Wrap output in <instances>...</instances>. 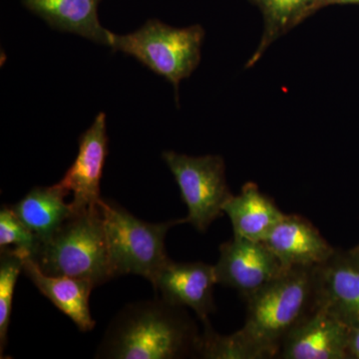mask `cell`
<instances>
[{"instance_id":"cell-20","label":"cell","mask_w":359,"mask_h":359,"mask_svg":"<svg viewBox=\"0 0 359 359\" xmlns=\"http://www.w3.org/2000/svg\"><path fill=\"white\" fill-rule=\"evenodd\" d=\"M347 355L348 359H359V325L349 327Z\"/></svg>"},{"instance_id":"cell-8","label":"cell","mask_w":359,"mask_h":359,"mask_svg":"<svg viewBox=\"0 0 359 359\" xmlns=\"http://www.w3.org/2000/svg\"><path fill=\"white\" fill-rule=\"evenodd\" d=\"M107 155L106 116L99 113L93 124L80 137L76 160L57 183L68 195L72 194L70 205L74 212L98 205L102 200L100 184Z\"/></svg>"},{"instance_id":"cell-14","label":"cell","mask_w":359,"mask_h":359,"mask_svg":"<svg viewBox=\"0 0 359 359\" xmlns=\"http://www.w3.org/2000/svg\"><path fill=\"white\" fill-rule=\"evenodd\" d=\"M224 212L231 219L233 237L256 242H264L285 216L252 182L243 186L238 195H231Z\"/></svg>"},{"instance_id":"cell-17","label":"cell","mask_w":359,"mask_h":359,"mask_svg":"<svg viewBox=\"0 0 359 359\" xmlns=\"http://www.w3.org/2000/svg\"><path fill=\"white\" fill-rule=\"evenodd\" d=\"M263 14L264 32L256 52L245 67H252L266 49L283 35L314 13L318 0H250Z\"/></svg>"},{"instance_id":"cell-11","label":"cell","mask_w":359,"mask_h":359,"mask_svg":"<svg viewBox=\"0 0 359 359\" xmlns=\"http://www.w3.org/2000/svg\"><path fill=\"white\" fill-rule=\"evenodd\" d=\"M349 327L327 309L316 306L283 340V359H348Z\"/></svg>"},{"instance_id":"cell-4","label":"cell","mask_w":359,"mask_h":359,"mask_svg":"<svg viewBox=\"0 0 359 359\" xmlns=\"http://www.w3.org/2000/svg\"><path fill=\"white\" fill-rule=\"evenodd\" d=\"M113 276L136 275L153 283L169 261L165 250L168 231L186 219L151 224L136 218L119 204L101 200Z\"/></svg>"},{"instance_id":"cell-2","label":"cell","mask_w":359,"mask_h":359,"mask_svg":"<svg viewBox=\"0 0 359 359\" xmlns=\"http://www.w3.org/2000/svg\"><path fill=\"white\" fill-rule=\"evenodd\" d=\"M199 335L184 308L162 297L136 302L111 320L95 358H181L195 351Z\"/></svg>"},{"instance_id":"cell-15","label":"cell","mask_w":359,"mask_h":359,"mask_svg":"<svg viewBox=\"0 0 359 359\" xmlns=\"http://www.w3.org/2000/svg\"><path fill=\"white\" fill-rule=\"evenodd\" d=\"M23 4L51 27L109 46L111 32L97 15L99 0H23Z\"/></svg>"},{"instance_id":"cell-16","label":"cell","mask_w":359,"mask_h":359,"mask_svg":"<svg viewBox=\"0 0 359 359\" xmlns=\"http://www.w3.org/2000/svg\"><path fill=\"white\" fill-rule=\"evenodd\" d=\"M67 195L57 184L51 187H35L11 208L14 215L43 244L74 215L70 203L65 202Z\"/></svg>"},{"instance_id":"cell-9","label":"cell","mask_w":359,"mask_h":359,"mask_svg":"<svg viewBox=\"0 0 359 359\" xmlns=\"http://www.w3.org/2000/svg\"><path fill=\"white\" fill-rule=\"evenodd\" d=\"M316 306L327 309L347 327L359 325V257L335 250L316 266Z\"/></svg>"},{"instance_id":"cell-22","label":"cell","mask_w":359,"mask_h":359,"mask_svg":"<svg viewBox=\"0 0 359 359\" xmlns=\"http://www.w3.org/2000/svg\"><path fill=\"white\" fill-rule=\"evenodd\" d=\"M351 250L353 254H355L356 256L359 257V245H356V247H354L353 249H351Z\"/></svg>"},{"instance_id":"cell-19","label":"cell","mask_w":359,"mask_h":359,"mask_svg":"<svg viewBox=\"0 0 359 359\" xmlns=\"http://www.w3.org/2000/svg\"><path fill=\"white\" fill-rule=\"evenodd\" d=\"M41 242L18 217L11 205H2L0 211V249L11 248L22 257H34Z\"/></svg>"},{"instance_id":"cell-6","label":"cell","mask_w":359,"mask_h":359,"mask_svg":"<svg viewBox=\"0 0 359 359\" xmlns=\"http://www.w3.org/2000/svg\"><path fill=\"white\" fill-rule=\"evenodd\" d=\"M162 157L188 208L187 223L205 233L212 222L223 216L224 205L233 195L226 183L223 158L219 155L193 157L174 151H166Z\"/></svg>"},{"instance_id":"cell-1","label":"cell","mask_w":359,"mask_h":359,"mask_svg":"<svg viewBox=\"0 0 359 359\" xmlns=\"http://www.w3.org/2000/svg\"><path fill=\"white\" fill-rule=\"evenodd\" d=\"M316 268L285 269L278 278L245 299L244 325L230 335L219 334L203 321L196 354L207 359L276 358L283 340L316 309Z\"/></svg>"},{"instance_id":"cell-10","label":"cell","mask_w":359,"mask_h":359,"mask_svg":"<svg viewBox=\"0 0 359 359\" xmlns=\"http://www.w3.org/2000/svg\"><path fill=\"white\" fill-rule=\"evenodd\" d=\"M152 285L164 301L193 309L202 321L208 320L216 309L214 289L217 280L211 264L202 262L176 263L170 259Z\"/></svg>"},{"instance_id":"cell-7","label":"cell","mask_w":359,"mask_h":359,"mask_svg":"<svg viewBox=\"0 0 359 359\" xmlns=\"http://www.w3.org/2000/svg\"><path fill=\"white\" fill-rule=\"evenodd\" d=\"M214 269L217 285L238 290L244 299L263 289L285 269L264 242L237 237L219 245Z\"/></svg>"},{"instance_id":"cell-12","label":"cell","mask_w":359,"mask_h":359,"mask_svg":"<svg viewBox=\"0 0 359 359\" xmlns=\"http://www.w3.org/2000/svg\"><path fill=\"white\" fill-rule=\"evenodd\" d=\"M264 243L285 269L320 266L337 250L316 226L299 215H285Z\"/></svg>"},{"instance_id":"cell-18","label":"cell","mask_w":359,"mask_h":359,"mask_svg":"<svg viewBox=\"0 0 359 359\" xmlns=\"http://www.w3.org/2000/svg\"><path fill=\"white\" fill-rule=\"evenodd\" d=\"M0 254V354L2 358L13 313L14 289L23 271V259L11 248L1 249Z\"/></svg>"},{"instance_id":"cell-21","label":"cell","mask_w":359,"mask_h":359,"mask_svg":"<svg viewBox=\"0 0 359 359\" xmlns=\"http://www.w3.org/2000/svg\"><path fill=\"white\" fill-rule=\"evenodd\" d=\"M335 4H359V0H318L314 6V13L323 7L335 6Z\"/></svg>"},{"instance_id":"cell-3","label":"cell","mask_w":359,"mask_h":359,"mask_svg":"<svg viewBox=\"0 0 359 359\" xmlns=\"http://www.w3.org/2000/svg\"><path fill=\"white\" fill-rule=\"evenodd\" d=\"M32 259L46 275L84 278L95 287L114 278L100 204L74 212Z\"/></svg>"},{"instance_id":"cell-5","label":"cell","mask_w":359,"mask_h":359,"mask_svg":"<svg viewBox=\"0 0 359 359\" xmlns=\"http://www.w3.org/2000/svg\"><path fill=\"white\" fill-rule=\"evenodd\" d=\"M204 37L201 25L177 28L151 20L129 34L111 32L109 46L166 78L178 92L182 80L190 77L199 65Z\"/></svg>"},{"instance_id":"cell-13","label":"cell","mask_w":359,"mask_h":359,"mask_svg":"<svg viewBox=\"0 0 359 359\" xmlns=\"http://www.w3.org/2000/svg\"><path fill=\"white\" fill-rule=\"evenodd\" d=\"M23 271L44 297L72 320L80 332H88L95 327L96 321L89 308L90 294L95 285L90 280L46 275L32 257H23Z\"/></svg>"}]
</instances>
